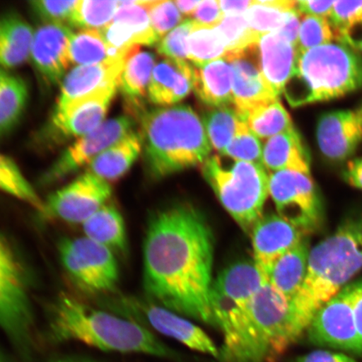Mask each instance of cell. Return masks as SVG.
Returning <instances> with one entry per match:
<instances>
[{
	"label": "cell",
	"mask_w": 362,
	"mask_h": 362,
	"mask_svg": "<svg viewBox=\"0 0 362 362\" xmlns=\"http://www.w3.org/2000/svg\"><path fill=\"white\" fill-rule=\"evenodd\" d=\"M214 236L197 208L177 204L151 216L144 243L147 298L216 327L211 303Z\"/></svg>",
	"instance_id": "6da1fadb"
},
{
	"label": "cell",
	"mask_w": 362,
	"mask_h": 362,
	"mask_svg": "<svg viewBox=\"0 0 362 362\" xmlns=\"http://www.w3.org/2000/svg\"><path fill=\"white\" fill-rule=\"evenodd\" d=\"M49 341H78L107 352L139 353L180 360L144 325L112 312L97 309L71 294L62 292L47 310Z\"/></svg>",
	"instance_id": "7a4b0ae2"
},
{
	"label": "cell",
	"mask_w": 362,
	"mask_h": 362,
	"mask_svg": "<svg viewBox=\"0 0 362 362\" xmlns=\"http://www.w3.org/2000/svg\"><path fill=\"white\" fill-rule=\"evenodd\" d=\"M362 270V212L347 216L334 232L310 249L307 273L291 302L294 328L301 338L316 312Z\"/></svg>",
	"instance_id": "3957f363"
},
{
	"label": "cell",
	"mask_w": 362,
	"mask_h": 362,
	"mask_svg": "<svg viewBox=\"0 0 362 362\" xmlns=\"http://www.w3.org/2000/svg\"><path fill=\"white\" fill-rule=\"evenodd\" d=\"M137 117L144 161L153 178L202 165L210 157L212 147L205 127L191 107L143 110Z\"/></svg>",
	"instance_id": "277c9868"
},
{
	"label": "cell",
	"mask_w": 362,
	"mask_h": 362,
	"mask_svg": "<svg viewBox=\"0 0 362 362\" xmlns=\"http://www.w3.org/2000/svg\"><path fill=\"white\" fill-rule=\"evenodd\" d=\"M267 283L255 262L226 267L212 284L211 303L216 327L223 334L224 362H267L252 318L253 297Z\"/></svg>",
	"instance_id": "5b68a950"
},
{
	"label": "cell",
	"mask_w": 362,
	"mask_h": 362,
	"mask_svg": "<svg viewBox=\"0 0 362 362\" xmlns=\"http://www.w3.org/2000/svg\"><path fill=\"white\" fill-rule=\"evenodd\" d=\"M362 87V59L333 42L300 52L296 74L284 93L293 107L332 100Z\"/></svg>",
	"instance_id": "8992f818"
},
{
	"label": "cell",
	"mask_w": 362,
	"mask_h": 362,
	"mask_svg": "<svg viewBox=\"0 0 362 362\" xmlns=\"http://www.w3.org/2000/svg\"><path fill=\"white\" fill-rule=\"evenodd\" d=\"M202 172L221 205L244 232L261 219L269 194V175L257 163L235 161L226 166L218 156L203 163Z\"/></svg>",
	"instance_id": "52a82bcc"
},
{
	"label": "cell",
	"mask_w": 362,
	"mask_h": 362,
	"mask_svg": "<svg viewBox=\"0 0 362 362\" xmlns=\"http://www.w3.org/2000/svg\"><path fill=\"white\" fill-rule=\"evenodd\" d=\"M33 282L20 252L0 232V329L27 360L33 351L35 325Z\"/></svg>",
	"instance_id": "ba28073f"
},
{
	"label": "cell",
	"mask_w": 362,
	"mask_h": 362,
	"mask_svg": "<svg viewBox=\"0 0 362 362\" xmlns=\"http://www.w3.org/2000/svg\"><path fill=\"white\" fill-rule=\"evenodd\" d=\"M102 309L156 330L189 349L220 358V350L204 330L189 320L148 300L117 292L97 298Z\"/></svg>",
	"instance_id": "9c48e42d"
},
{
	"label": "cell",
	"mask_w": 362,
	"mask_h": 362,
	"mask_svg": "<svg viewBox=\"0 0 362 362\" xmlns=\"http://www.w3.org/2000/svg\"><path fill=\"white\" fill-rule=\"evenodd\" d=\"M63 269L79 291L96 298L117 292L115 253L88 238H63L58 245Z\"/></svg>",
	"instance_id": "30bf717a"
},
{
	"label": "cell",
	"mask_w": 362,
	"mask_h": 362,
	"mask_svg": "<svg viewBox=\"0 0 362 362\" xmlns=\"http://www.w3.org/2000/svg\"><path fill=\"white\" fill-rule=\"evenodd\" d=\"M269 196L277 214L308 236L324 223V208L310 175L291 170L269 175Z\"/></svg>",
	"instance_id": "8fae6325"
},
{
	"label": "cell",
	"mask_w": 362,
	"mask_h": 362,
	"mask_svg": "<svg viewBox=\"0 0 362 362\" xmlns=\"http://www.w3.org/2000/svg\"><path fill=\"white\" fill-rule=\"evenodd\" d=\"M291 304L269 283L252 298V318L267 362H275L300 339L294 328Z\"/></svg>",
	"instance_id": "7c38bea8"
},
{
	"label": "cell",
	"mask_w": 362,
	"mask_h": 362,
	"mask_svg": "<svg viewBox=\"0 0 362 362\" xmlns=\"http://www.w3.org/2000/svg\"><path fill=\"white\" fill-rule=\"evenodd\" d=\"M353 289L354 283L346 285L316 312L306 332L312 345L362 356L352 308Z\"/></svg>",
	"instance_id": "4fadbf2b"
},
{
	"label": "cell",
	"mask_w": 362,
	"mask_h": 362,
	"mask_svg": "<svg viewBox=\"0 0 362 362\" xmlns=\"http://www.w3.org/2000/svg\"><path fill=\"white\" fill-rule=\"evenodd\" d=\"M131 116L104 122L98 129L83 136L61 153L40 179L44 185L56 184L92 164V162L120 140L135 132Z\"/></svg>",
	"instance_id": "5bb4252c"
},
{
	"label": "cell",
	"mask_w": 362,
	"mask_h": 362,
	"mask_svg": "<svg viewBox=\"0 0 362 362\" xmlns=\"http://www.w3.org/2000/svg\"><path fill=\"white\" fill-rule=\"evenodd\" d=\"M112 194L110 183L87 171L49 194L42 216L67 223L83 224L110 202Z\"/></svg>",
	"instance_id": "9a60e30c"
},
{
	"label": "cell",
	"mask_w": 362,
	"mask_h": 362,
	"mask_svg": "<svg viewBox=\"0 0 362 362\" xmlns=\"http://www.w3.org/2000/svg\"><path fill=\"white\" fill-rule=\"evenodd\" d=\"M117 90L101 89L76 100L57 104L45 128V137L60 143L93 132L105 122Z\"/></svg>",
	"instance_id": "2e32d148"
},
{
	"label": "cell",
	"mask_w": 362,
	"mask_h": 362,
	"mask_svg": "<svg viewBox=\"0 0 362 362\" xmlns=\"http://www.w3.org/2000/svg\"><path fill=\"white\" fill-rule=\"evenodd\" d=\"M233 71V106L240 119L262 103L279 98L262 74L259 43L226 54Z\"/></svg>",
	"instance_id": "e0dca14e"
},
{
	"label": "cell",
	"mask_w": 362,
	"mask_h": 362,
	"mask_svg": "<svg viewBox=\"0 0 362 362\" xmlns=\"http://www.w3.org/2000/svg\"><path fill=\"white\" fill-rule=\"evenodd\" d=\"M74 33L62 24H43L35 31L30 59L40 78L49 86L65 78L71 64L70 45Z\"/></svg>",
	"instance_id": "ac0fdd59"
},
{
	"label": "cell",
	"mask_w": 362,
	"mask_h": 362,
	"mask_svg": "<svg viewBox=\"0 0 362 362\" xmlns=\"http://www.w3.org/2000/svg\"><path fill=\"white\" fill-rule=\"evenodd\" d=\"M251 235L253 262L267 282L275 262L307 238L278 214L262 216Z\"/></svg>",
	"instance_id": "d6986e66"
},
{
	"label": "cell",
	"mask_w": 362,
	"mask_h": 362,
	"mask_svg": "<svg viewBox=\"0 0 362 362\" xmlns=\"http://www.w3.org/2000/svg\"><path fill=\"white\" fill-rule=\"evenodd\" d=\"M151 0L119 1V7L110 25L101 30L106 42L121 52H129L139 45L160 42L148 15Z\"/></svg>",
	"instance_id": "ffe728a7"
},
{
	"label": "cell",
	"mask_w": 362,
	"mask_h": 362,
	"mask_svg": "<svg viewBox=\"0 0 362 362\" xmlns=\"http://www.w3.org/2000/svg\"><path fill=\"white\" fill-rule=\"evenodd\" d=\"M316 139L324 156L333 161L345 160L362 140V116L351 110L325 113L317 124Z\"/></svg>",
	"instance_id": "44dd1931"
},
{
	"label": "cell",
	"mask_w": 362,
	"mask_h": 362,
	"mask_svg": "<svg viewBox=\"0 0 362 362\" xmlns=\"http://www.w3.org/2000/svg\"><path fill=\"white\" fill-rule=\"evenodd\" d=\"M259 52L262 74L279 96L296 74L300 56L297 45L278 33H271L261 36Z\"/></svg>",
	"instance_id": "7402d4cb"
},
{
	"label": "cell",
	"mask_w": 362,
	"mask_h": 362,
	"mask_svg": "<svg viewBox=\"0 0 362 362\" xmlns=\"http://www.w3.org/2000/svg\"><path fill=\"white\" fill-rule=\"evenodd\" d=\"M194 66L187 61L164 59L153 71L147 96L161 107L176 105L193 89Z\"/></svg>",
	"instance_id": "603a6c76"
},
{
	"label": "cell",
	"mask_w": 362,
	"mask_h": 362,
	"mask_svg": "<svg viewBox=\"0 0 362 362\" xmlns=\"http://www.w3.org/2000/svg\"><path fill=\"white\" fill-rule=\"evenodd\" d=\"M126 60L127 58L100 64L76 66L62 80L57 104L74 101L101 89H119Z\"/></svg>",
	"instance_id": "cb8c5ba5"
},
{
	"label": "cell",
	"mask_w": 362,
	"mask_h": 362,
	"mask_svg": "<svg viewBox=\"0 0 362 362\" xmlns=\"http://www.w3.org/2000/svg\"><path fill=\"white\" fill-rule=\"evenodd\" d=\"M262 161L266 170L272 172L291 170L310 174L309 153L294 128L266 140Z\"/></svg>",
	"instance_id": "d4e9b609"
},
{
	"label": "cell",
	"mask_w": 362,
	"mask_h": 362,
	"mask_svg": "<svg viewBox=\"0 0 362 362\" xmlns=\"http://www.w3.org/2000/svg\"><path fill=\"white\" fill-rule=\"evenodd\" d=\"M193 90L200 100L211 107L233 104V71L225 59L194 66Z\"/></svg>",
	"instance_id": "484cf974"
},
{
	"label": "cell",
	"mask_w": 362,
	"mask_h": 362,
	"mask_svg": "<svg viewBox=\"0 0 362 362\" xmlns=\"http://www.w3.org/2000/svg\"><path fill=\"white\" fill-rule=\"evenodd\" d=\"M34 31L19 13L8 12L0 16V66H20L30 57Z\"/></svg>",
	"instance_id": "4316f807"
},
{
	"label": "cell",
	"mask_w": 362,
	"mask_h": 362,
	"mask_svg": "<svg viewBox=\"0 0 362 362\" xmlns=\"http://www.w3.org/2000/svg\"><path fill=\"white\" fill-rule=\"evenodd\" d=\"M156 56L148 52H140L139 48L127 58L122 71L119 89L123 95L131 115H136L144 108L142 100L148 93Z\"/></svg>",
	"instance_id": "83f0119b"
},
{
	"label": "cell",
	"mask_w": 362,
	"mask_h": 362,
	"mask_svg": "<svg viewBox=\"0 0 362 362\" xmlns=\"http://www.w3.org/2000/svg\"><path fill=\"white\" fill-rule=\"evenodd\" d=\"M310 248L305 238L275 262L269 274L268 283L292 302L305 281Z\"/></svg>",
	"instance_id": "f1b7e54d"
},
{
	"label": "cell",
	"mask_w": 362,
	"mask_h": 362,
	"mask_svg": "<svg viewBox=\"0 0 362 362\" xmlns=\"http://www.w3.org/2000/svg\"><path fill=\"white\" fill-rule=\"evenodd\" d=\"M142 148L139 133L130 134L95 158L88 171L108 183L119 180L137 160Z\"/></svg>",
	"instance_id": "f546056e"
},
{
	"label": "cell",
	"mask_w": 362,
	"mask_h": 362,
	"mask_svg": "<svg viewBox=\"0 0 362 362\" xmlns=\"http://www.w3.org/2000/svg\"><path fill=\"white\" fill-rule=\"evenodd\" d=\"M85 237L110 248L115 253H125L128 247L123 216L108 202L83 223Z\"/></svg>",
	"instance_id": "4dcf8cb0"
},
{
	"label": "cell",
	"mask_w": 362,
	"mask_h": 362,
	"mask_svg": "<svg viewBox=\"0 0 362 362\" xmlns=\"http://www.w3.org/2000/svg\"><path fill=\"white\" fill-rule=\"evenodd\" d=\"M139 47L129 52H121L110 47L106 42L101 30H80L72 35L70 45L71 64L89 66L100 63L126 59Z\"/></svg>",
	"instance_id": "1f68e13d"
},
{
	"label": "cell",
	"mask_w": 362,
	"mask_h": 362,
	"mask_svg": "<svg viewBox=\"0 0 362 362\" xmlns=\"http://www.w3.org/2000/svg\"><path fill=\"white\" fill-rule=\"evenodd\" d=\"M243 121L262 139H269L294 128L291 115L279 98L252 108L244 115Z\"/></svg>",
	"instance_id": "d6a6232c"
},
{
	"label": "cell",
	"mask_w": 362,
	"mask_h": 362,
	"mask_svg": "<svg viewBox=\"0 0 362 362\" xmlns=\"http://www.w3.org/2000/svg\"><path fill=\"white\" fill-rule=\"evenodd\" d=\"M296 11L297 1L292 0H255L244 16L251 29L262 36L278 33Z\"/></svg>",
	"instance_id": "836d02e7"
},
{
	"label": "cell",
	"mask_w": 362,
	"mask_h": 362,
	"mask_svg": "<svg viewBox=\"0 0 362 362\" xmlns=\"http://www.w3.org/2000/svg\"><path fill=\"white\" fill-rule=\"evenodd\" d=\"M28 88L19 76L8 75L0 85V137L10 134L24 115Z\"/></svg>",
	"instance_id": "e575fe53"
},
{
	"label": "cell",
	"mask_w": 362,
	"mask_h": 362,
	"mask_svg": "<svg viewBox=\"0 0 362 362\" xmlns=\"http://www.w3.org/2000/svg\"><path fill=\"white\" fill-rule=\"evenodd\" d=\"M187 60L194 66H202L224 59L228 47L216 27L202 25L196 22L187 40Z\"/></svg>",
	"instance_id": "d590c367"
},
{
	"label": "cell",
	"mask_w": 362,
	"mask_h": 362,
	"mask_svg": "<svg viewBox=\"0 0 362 362\" xmlns=\"http://www.w3.org/2000/svg\"><path fill=\"white\" fill-rule=\"evenodd\" d=\"M0 192L33 207L40 215L45 212V201L23 175L11 158L0 153Z\"/></svg>",
	"instance_id": "8d00e7d4"
},
{
	"label": "cell",
	"mask_w": 362,
	"mask_h": 362,
	"mask_svg": "<svg viewBox=\"0 0 362 362\" xmlns=\"http://www.w3.org/2000/svg\"><path fill=\"white\" fill-rule=\"evenodd\" d=\"M240 120L236 110L229 106L212 107L207 111L202 122L211 147L223 153L236 134Z\"/></svg>",
	"instance_id": "74e56055"
},
{
	"label": "cell",
	"mask_w": 362,
	"mask_h": 362,
	"mask_svg": "<svg viewBox=\"0 0 362 362\" xmlns=\"http://www.w3.org/2000/svg\"><path fill=\"white\" fill-rule=\"evenodd\" d=\"M119 7V1L78 0L69 26L81 30H101L110 24Z\"/></svg>",
	"instance_id": "f35d334b"
},
{
	"label": "cell",
	"mask_w": 362,
	"mask_h": 362,
	"mask_svg": "<svg viewBox=\"0 0 362 362\" xmlns=\"http://www.w3.org/2000/svg\"><path fill=\"white\" fill-rule=\"evenodd\" d=\"M338 42V34L328 18L301 16L297 47L298 52Z\"/></svg>",
	"instance_id": "ab89813d"
},
{
	"label": "cell",
	"mask_w": 362,
	"mask_h": 362,
	"mask_svg": "<svg viewBox=\"0 0 362 362\" xmlns=\"http://www.w3.org/2000/svg\"><path fill=\"white\" fill-rule=\"evenodd\" d=\"M216 28L223 35L228 53L243 51L259 43L261 37L251 29L244 15L225 16Z\"/></svg>",
	"instance_id": "60d3db41"
},
{
	"label": "cell",
	"mask_w": 362,
	"mask_h": 362,
	"mask_svg": "<svg viewBox=\"0 0 362 362\" xmlns=\"http://www.w3.org/2000/svg\"><path fill=\"white\" fill-rule=\"evenodd\" d=\"M221 153L234 161L262 165V146L260 139L252 132L243 120H240L236 134Z\"/></svg>",
	"instance_id": "b9f144b4"
},
{
	"label": "cell",
	"mask_w": 362,
	"mask_h": 362,
	"mask_svg": "<svg viewBox=\"0 0 362 362\" xmlns=\"http://www.w3.org/2000/svg\"><path fill=\"white\" fill-rule=\"evenodd\" d=\"M148 15L151 25L158 40H161L171 30L182 23V13L170 0H152L148 4Z\"/></svg>",
	"instance_id": "7bdbcfd3"
},
{
	"label": "cell",
	"mask_w": 362,
	"mask_h": 362,
	"mask_svg": "<svg viewBox=\"0 0 362 362\" xmlns=\"http://www.w3.org/2000/svg\"><path fill=\"white\" fill-rule=\"evenodd\" d=\"M196 22L192 19L184 21L157 43V52L166 59L187 61V40Z\"/></svg>",
	"instance_id": "ee69618b"
},
{
	"label": "cell",
	"mask_w": 362,
	"mask_h": 362,
	"mask_svg": "<svg viewBox=\"0 0 362 362\" xmlns=\"http://www.w3.org/2000/svg\"><path fill=\"white\" fill-rule=\"evenodd\" d=\"M78 0L71 1H48L35 0L30 2L31 11L43 24H62L69 26Z\"/></svg>",
	"instance_id": "f6af8a7d"
},
{
	"label": "cell",
	"mask_w": 362,
	"mask_h": 362,
	"mask_svg": "<svg viewBox=\"0 0 362 362\" xmlns=\"http://www.w3.org/2000/svg\"><path fill=\"white\" fill-rule=\"evenodd\" d=\"M362 17L361 1H334L329 20L338 31Z\"/></svg>",
	"instance_id": "bcb514c9"
},
{
	"label": "cell",
	"mask_w": 362,
	"mask_h": 362,
	"mask_svg": "<svg viewBox=\"0 0 362 362\" xmlns=\"http://www.w3.org/2000/svg\"><path fill=\"white\" fill-rule=\"evenodd\" d=\"M224 16L218 0H202L193 13L192 20L202 25L216 27Z\"/></svg>",
	"instance_id": "7dc6e473"
},
{
	"label": "cell",
	"mask_w": 362,
	"mask_h": 362,
	"mask_svg": "<svg viewBox=\"0 0 362 362\" xmlns=\"http://www.w3.org/2000/svg\"><path fill=\"white\" fill-rule=\"evenodd\" d=\"M338 42L362 52V17L338 31Z\"/></svg>",
	"instance_id": "c3c4849f"
},
{
	"label": "cell",
	"mask_w": 362,
	"mask_h": 362,
	"mask_svg": "<svg viewBox=\"0 0 362 362\" xmlns=\"http://www.w3.org/2000/svg\"><path fill=\"white\" fill-rule=\"evenodd\" d=\"M334 1H316V0H300L297 1V11L301 16H312L329 18Z\"/></svg>",
	"instance_id": "681fc988"
},
{
	"label": "cell",
	"mask_w": 362,
	"mask_h": 362,
	"mask_svg": "<svg viewBox=\"0 0 362 362\" xmlns=\"http://www.w3.org/2000/svg\"><path fill=\"white\" fill-rule=\"evenodd\" d=\"M296 362H356L351 356L343 353L333 352L329 351L319 350L315 351L298 357Z\"/></svg>",
	"instance_id": "f907efd6"
},
{
	"label": "cell",
	"mask_w": 362,
	"mask_h": 362,
	"mask_svg": "<svg viewBox=\"0 0 362 362\" xmlns=\"http://www.w3.org/2000/svg\"><path fill=\"white\" fill-rule=\"evenodd\" d=\"M343 177L351 187L362 189V158L347 163Z\"/></svg>",
	"instance_id": "816d5d0a"
},
{
	"label": "cell",
	"mask_w": 362,
	"mask_h": 362,
	"mask_svg": "<svg viewBox=\"0 0 362 362\" xmlns=\"http://www.w3.org/2000/svg\"><path fill=\"white\" fill-rule=\"evenodd\" d=\"M352 308L354 312L357 332H358L362 347V280L354 283L352 293Z\"/></svg>",
	"instance_id": "f5cc1de1"
},
{
	"label": "cell",
	"mask_w": 362,
	"mask_h": 362,
	"mask_svg": "<svg viewBox=\"0 0 362 362\" xmlns=\"http://www.w3.org/2000/svg\"><path fill=\"white\" fill-rule=\"evenodd\" d=\"M255 0H220V7L224 16L244 15Z\"/></svg>",
	"instance_id": "db71d44e"
},
{
	"label": "cell",
	"mask_w": 362,
	"mask_h": 362,
	"mask_svg": "<svg viewBox=\"0 0 362 362\" xmlns=\"http://www.w3.org/2000/svg\"><path fill=\"white\" fill-rule=\"evenodd\" d=\"M174 2L182 15L192 16L201 1H198V0H175Z\"/></svg>",
	"instance_id": "11a10c76"
},
{
	"label": "cell",
	"mask_w": 362,
	"mask_h": 362,
	"mask_svg": "<svg viewBox=\"0 0 362 362\" xmlns=\"http://www.w3.org/2000/svg\"><path fill=\"white\" fill-rule=\"evenodd\" d=\"M49 362H96L85 357L75 356H59L57 358H54Z\"/></svg>",
	"instance_id": "9f6ffc18"
},
{
	"label": "cell",
	"mask_w": 362,
	"mask_h": 362,
	"mask_svg": "<svg viewBox=\"0 0 362 362\" xmlns=\"http://www.w3.org/2000/svg\"><path fill=\"white\" fill-rule=\"evenodd\" d=\"M8 75L6 71H4L1 68H0V85L3 83V81L6 79Z\"/></svg>",
	"instance_id": "6f0895ef"
},
{
	"label": "cell",
	"mask_w": 362,
	"mask_h": 362,
	"mask_svg": "<svg viewBox=\"0 0 362 362\" xmlns=\"http://www.w3.org/2000/svg\"><path fill=\"white\" fill-rule=\"evenodd\" d=\"M0 362H7L6 357L4 356L1 351H0Z\"/></svg>",
	"instance_id": "680465c9"
},
{
	"label": "cell",
	"mask_w": 362,
	"mask_h": 362,
	"mask_svg": "<svg viewBox=\"0 0 362 362\" xmlns=\"http://www.w3.org/2000/svg\"><path fill=\"white\" fill-rule=\"evenodd\" d=\"M360 115L362 116V106L360 108V110H358Z\"/></svg>",
	"instance_id": "91938a15"
}]
</instances>
